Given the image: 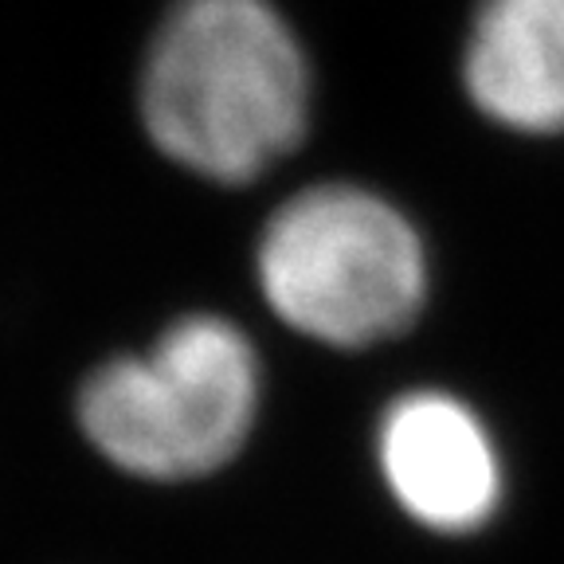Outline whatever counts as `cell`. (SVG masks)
<instances>
[{
	"instance_id": "cell-1",
	"label": "cell",
	"mask_w": 564,
	"mask_h": 564,
	"mask_svg": "<svg viewBox=\"0 0 564 564\" xmlns=\"http://www.w3.org/2000/svg\"><path fill=\"white\" fill-rule=\"evenodd\" d=\"M138 102L165 158L239 185L302 141L310 63L271 0H173L141 63Z\"/></svg>"
},
{
	"instance_id": "cell-2",
	"label": "cell",
	"mask_w": 564,
	"mask_h": 564,
	"mask_svg": "<svg viewBox=\"0 0 564 564\" xmlns=\"http://www.w3.org/2000/svg\"><path fill=\"white\" fill-rule=\"evenodd\" d=\"M259 400L256 349L231 322H176L145 357L90 372L79 392L87 440L141 478H196L243 447Z\"/></svg>"
},
{
	"instance_id": "cell-3",
	"label": "cell",
	"mask_w": 564,
	"mask_h": 564,
	"mask_svg": "<svg viewBox=\"0 0 564 564\" xmlns=\"http://www.w3.org/2000/svg\"><path fill=\"white\" fill-rule=\"evenodd\" d=\"M259 282L286 326L357 349L412 326L427 263L415 228L388 200L352 185H317L271 216Z\"/></svg>"
},
{
	"instance_id": "cell-4",
	"label": "cell",
	"mask_w": 564,
	"mask_h": 564,
	"mask_svg": "<svg viewBox=\"0 0 564 564\" xmlns=\"http://www.w3.org/2000/svg\"><path fill=\"white\" fill-rule=\"evenodd\" d=\"M380 463L392 494L432 529H475L498 506V458L475 412L440 392L392 404L380 427Z\"/></svg>"
},
{
	"instance_id": "cell-5",
	"label": "cell",
	"mask_w": 564,
	"mask_h": 564,
	"mask_svg": "<svg viewBox=\"0 0 564 564\" xmlns=\"http://www.w3.org/2000/svg\"><path fill=\"white\" fill-rule=\"evenodd\" d=\"M463 83L490 122L564 133V0H478Z\"/></svg>"
}]
</instances>
